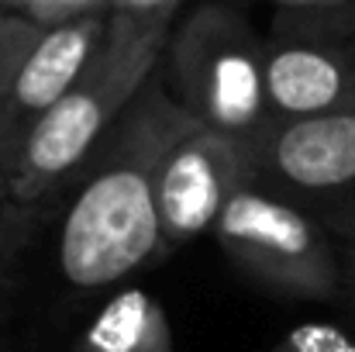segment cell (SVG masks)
Segmentation results:
<instances>
[{
	"label": "cell",
	"instance_id": "7c38bea8",
	"mask_svg": "<svg viewBox=\"0 0 355 352\" xmlns=\"http://www.w3.org/2000/svg\"><path fill=\"white\" fill-rule=\"evenodd\" d=\"M269 352H355V339L338 325L311 321V325H297Z\"/></svg>",
	"mask_w": 355,
	"mask_h": 352
},
{
	"label": "cell",
	"instance_id": "30bf717a",
	"mask_svg": "<svg viewBox=\"0 0 355 352\" xmlns=\"http://www.w3.org/2000/svg\"><path fill=\"white\" fill-rule=\"evenodd\" d=\"M276 38H355V0H269Z\"/></svg>",
	"mask_w": 355,
	"mask_h": 352
},
{
	"label": "cell",
	"instance_id": "ba28073f",
	"mask_svg": "<svg viewBox=\"0 0 355 352\" xmlns=\"http://www.w3.org/2000/svg\"><path fill=\"white\" fill-rule=\"evenodd\" d=\"M276 121L355 111V38H266Z\"/></svg>",
	"mask_w": 355,
	"mask_h": 352
},
{
	"label": "cell",
	"instance_id": "8992f818",
	"mask_svg": "<svg viewBox=\"0 0 355 352\" xmlns=\"http://www.w3.org/2000/svg\"><path fill=\"white\" fill-rule=\"evenodd\" d=\"M255 180V142L204 128L200 121L166 152L159 169L162 252L214 232L228 201Z\"/></svg>",
	"mask_w": 355,
	"mask_h": 352
},
{
	"label": "cell",
	"instance_id": "4fadbf2b",
	"mask_svg": "<svg viewBox=\"0 0 355 352\" xmlns=\"http://www.w3.org/2000/svg\"><path fill=\"white\" fill-rule=\"evenodd\" d=\"M183 0H107L111 17L141 24V28H173Z\"/></svg>",
	"mask_w": 355,
	"mask_h": 352
},
{
	"label": "cell",
	"instance_id": "6da1fadb",
	"mask_svg": "<svg viewBox=\"0 0 355 352\" xmlns=\"http://www.w3.org/2000/svg\"><path fill=\"white\" fill-rule=\"evenodd\" d=\"M193 124L159 66L69 187L59 225V273L73 287H111L162 255L159 169Z\"/></svg>",
	"mask_w": 355,
	"mask_h": 352
},
{
	"label": "cell",
	"instance_id": "3957f363",
	"mask_svg": "<svg viewBox=\"0 0 355 352\" xmlns=\"http://www.w3.org/2000/svg\"><path fill=\"white\" fill-rule=\"evenodd\" d=\"M162 76L204 128L259 142L276 124L266 90V38L228 3L207 0L173 28Z\"/></svg>",
	"mask_w": 355,
	"mask_h": 352
},
{
	"label": "cell",
	"instance_id": "5bb4252c",
	"mask_svg": "<svg viewBox=\"0 0 355 352\" xmlns=\"http://www.w3.org/2000/svg\"><path fill=\"white\" fill-rule=\"evenodd\" d=\"M345 280H349V287L355 290V232L345 238Z\"/></svg>",
	"mask_w": 355,
	"mask_h": 352
},
{
	"label": "cell",
	"instance_id": "277c9868",
	"mask_svg": "<svg viewBox=\"0 0 355 352\" xmlns=\"http://www.w3.org/2000/svg\"><path fill=\"white\" fill-rule=\"evenodd\" d=\"M214 238L245 276L279 297L331 301L349 287L345 249L335 232L259 180L228 201Z\"/></svg>",
	"mask_w": 355,
	"mask_h": 352
},
{
	"label": "cell",
	"instance_id": "52a82bcc",
	"mask_svg": "<svg viewBox=\"0 0 355 352\" xmlns=\"http://www.w3.org/2000/svg\"><path fill=\"white\" fill-rule=\"evenodd\" d=\"M107 28H111V10L73 14L66 21L45 24L42 38L28 52L10 87V97L0 111V201L21 159L24 142L94 62V56L107 38Z\"/></svg>",
	"mask_w": 355,
	"mask_h": 352
},
{
	"label": "cell",
	"instance_id": "9a60e30c",
	"mask_svg": "<svg viewBox=\"0 0 355 352\" xmlns=\"http://www.w3.org/2000/svg\"><path fill=\"white\" fill-rule=\"evenodd\" d=\"M0 352H3V346H0Z\"/></svg>",
	"mask_w": 355,
	"mask_h": 352
},
{
	"label": "cell",
	"instance_id": "5b68a950",
	"mask_svg": "<svg viewBox=\"0 0 355 352\" xmlns=\"http://www.w3.org/2000/svg\"><path fill=\"white\" fill-rule=\"evenodd\" d=\"M255 180L349 238L355 232V111L276 121L255 142Z\"/></svg>",
	"mask_w": 355,
	"mask_h": 352
},
{
	"label": "cell",
	"instance_id": "7a4b0ae2",
	"mask_svg": "<svg viewBox=\"0 0 355 352\" xmlns=\"http://www.w3.org/2000/svg\"><path fill=\"white\" fill-rule=\"evenodd\" d=\"M173 28H141L111 17L107 38L66 97L38 121L21 149L0 201V269L10 259V235L35 211L66 194L124 108L162 66Z\"/></svg>",
	"mask_w": 355,
	"mask_h": 352
},
{
	"label": "cell",
	"instance_id": "9c48e42d",
	"mask_svg": "<svg viewBox=\"0 0 355 352\" xmlns=\"http://www.w3.org/2000/svg\"><path fill=\"white\" fill-rule=\"evenodd\" d=\"M76 352H176L166 308L141 287L118 290L80 332Z\"/></svg>",
	"mask_w": 355,
	"mask_h": 352
},
{
	"label": "cell",
	"instance_id": "8fae6325",
	"mask_svg": "<svg viewBox=\"0 0 355 352\" xmlns=\"http://www.w3.org/2000/svg\"><path fill=\"white\" fill-rule=\"evenodd\" d=\"M42 31H45V24H38L10 7H0V111L10 97L17 69L24 66V59L35 49V42L42 38Z\"/></svg>",
	"mask_w": 355,
	"mask_h": 352
},
{
	"label": "cell",
	"instance_id": "2e32d148",
	"mask_svg": "<svg viewBox=\"0 0 355 352\" xmlns=\"http://www.w3.org/2000/svg\"><path fill=\"white\" fill-rule=\"evenodd\" d=\"M266 3H269V0H266Z\"/></svg>",
	"mask_w": 355,
	"mask_h": 352
}]
</instances>
